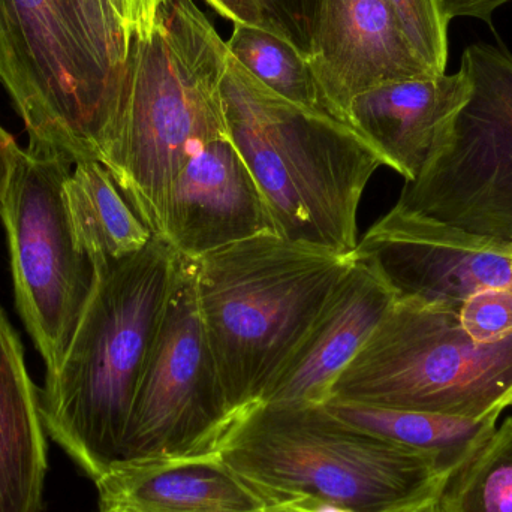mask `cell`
Listing matches in <instances>:
<instances>
[{
	"label": "cell",
	"instance_id": "cell-25",
	"mask_svg": "<svg viewBox=\"0 0 512 512\" xmlns=\"http://www.w3.org/2000/svg\"><path fill=\"white\" fill-rule=\"evenodd\" d=\"M219 15L234 26H261L264 24L258 0H204Z\"/></svg>",
	"mask_w": 512,
	"mask_h": 512
},
{
	"label": "cell",
	"instance_id": "cell-27",
	"mask_svg": "<svg viewBox=\"0 0 512 512\" xmlns=\"http://www.w3.org/2000/svg\"><path fill=\"white\" fill-rule=\"evenodd\" d=\"M18 150H20V147H18L17 141L0 125V200H2L6 186H8L12 165H14Z\"/></svg>",
	"mask_w": 512,
	"mask_h": 512
},
{
	"label": "cell",
	"instance_id": "cell-24",
	"mask_svg": "<svg viewBox=\"0 0 512 512\" xmlns=\"http://www.w3.org/2000/svg\"><path fill=\"white\" fill-rule=\"evenodd\" d=\"M324 0H258L264 24L285 35L304 56Z\"/></svg>",
	"mask_w": 512,
	"mask_h": 512
},
{
	"label": "cell",
	"instance_id": "cell-15",
	"mask_svg": "<svg viewBox=\"0 0 512 512\" xmlns=\"http://www.w3.org/2000/svg\"><path fill=\"white\" fill-rule=\"evenodd\" d=\"M471 96V81L456 74L429 75L372 87L352 99L345 123L354 128L406 180L423 173L457 114Z\"/></svg>",
	"mask_w": 512,
	"mask_h": 512
},
{
	"label": "cell",
	"instance_id": "cell-4",
	"mask_svg": "<svg viewBox=\"0 0 512 512\" xmlns=\"http://www.w3.org/2000/svg\"><path fill=\"white\" fill-rule=\"evenodd\" d=\"M221 90L228 134L277 236L354 254L361 197L384 159L348 123L271 92L230 51Z\"/></svg>",
	"mask_w": 512,
	"mask_h": 512
},
{
	"label": "cell",
	"instance_id": "cell-30",
	"mask_svg": "<svg viewBox=\"0 0 512 512\" xmlns=\"http://www.w3.org/2000/svg\"><path fill=\"white\" fill-rule=\"evenodd\" d=\"M415 512H442L441 504H439V498L427 502L426 505H423V507L418 508V510Z\"/></svg>",
	"mask_w": 512,
	"mask_h": 512
},
{
	"label": "cell",
	"instance_id": "cell-9",
	"mask_svg": "<svg viewBox=\"0 0 512 512\" xmlns=\"http://www.w3.org/2000/svg\"><path fill=\"white\" fill-rule=\"evenodd\" d=\"M236 417L201 318L194 259L177 254L173 289L138 384L120 465L219 456Z\"/></svg>",
	"mask_w": 512,
	"mask_h": 512
},
{
	"label": "cell",
	"instance_id": "cell-21",
	"mask_svg": "<svg viewBox=\"0 0 512 512\" xmlns=\"http://www.w3.org/2000/svg\"><path fill=\"white\" fill-rule=\"evenodd\" d=\"M442 512H512V417L445 481Z\"/></svg>",
	"mask_w": 512,
	"mask_h": 512
},
{
	"label": "cell",
	"instance_id": "cell-20",
	"mask_svg": "<svg viewBox=\"0 0 512 512\" xmlns=\"http://www.w3.org/2000/svg\"><path fill=\"white\" fill-rule=\"evenodd\" d=\"M225 42L231 56L271 92L301 107L325 111L307 57L285 35L267 24L234 26Z\"/></svg>",
	"mask_w": 512,
	"mask_h": 512
},
{
	"label": "cell",
	"instance_id": "cell-16",
	"mask_svg": "<svg viewBox=\"0 0 512 512\" xmlns=\"http://www.w3.org/2000/svg\"><path fill=\"white\" fill-rule=\"evenodd\" d=\"M95 484L98 512H268L219 456L120 465Z\"/></svg>",
	"mask_w": 512,
	"mask_h": 512
},
{
	"label": "cell",
	"instance_id": "cell-8",
	"mask_svg": "<svg viewBox=\"0 0 512 512\" xmlns=\"http://www.w3.org/2000/svg\"><path fill=\"white\" fill-rule=\"evenodd\" d=\"M71 165L53 150L20 147L0 200L18 313L47 372L62 361L96 280L66 209Z\"/></svg>",
	"mask_w": 512,
	"mask_h": 512
},
{
	"label": "cell",
	"instance_id": "cell-29",
	"mask_svg": "<svg viewBox=\"0 0 512 512\" xmlns=\"http://www.w3.org/2000/svg\"><path fill=\"white\" fill-rule=\"evenodd\" d=\"M268 512H354L346 508L336 507V505L322 504L315 501H298L292 504L282 505V507L271 508Z\"/></svg>",
	"mask_w": 512,
	"mask_h": 512
},
{
	"label": "cell",
	"instance_id": "cell-26",
	"mask_svg": "<svg viewBox=\"0 0 512 512\" xmlns=\"http://www.w3.org/2000/svg\"><path fill=\"white\" fill-rule=\"evenodd\" d=\"M442 11L448 20L453 18H478V20L492 21L493 14L505 3L511 0H439Z\"/></svg>",
	"mask_w": 512,
	"mask_h": 512
},
{
	"label": "cell",
	"instance_id": "cell-18",
	"mask_svg": "<svg viewBox=\"0 0 512 512\" xmlns=\"http://www.w3.org/2000/svg\"><path fill=\"white\" fill-rule=\"evenodd\" d=\"M65 201L78 249L102 268L143 251L153 234L99 161L74 165Z\"/></svg>",
	"mask_w": 512,
	"mask_h": 512
},
{
	"label": "cell",
	"instance_id": "cell-7",
	"mask_svg": "<svg viewBox=\"0 0 512 512\" xmlns=\"http://www.w3.org/2000/svg\"><path fill=\"white\" fill-rule=\"evenodd\" d=\"M0 84L29 146L101 162L119 104L69 0H0Z\"/></svg>",
	"mask_w": 512,
	"mask_h": 512
},
{
	"label": "cell",
	"instance_id": "cell-23",
	"mask_svg": "<svg viewBox=\"0 0 512 512\" xmlns=\"http://www.w3.org/2000/svg\"><path fill=\"white\" fill-rule=\"evenodd\" d=\"M409 41L436 74L447 72L448 20L439 0H387Z\"/></svg>",
	"mask_w": 512,
	"mask_h": 512
},
{
	"label": "cell",
	"instance_id": "cell-19",
	"mask_svg": "<svg viewBox=\"0 0 512 512\" xmlns=\"http://www.w3.org/2000/svg\"><path fill=\"white\" fill-rule=\"evenodd\" d=\"M324 405L337 417L373 435L426 454L448 477L493 435L502 415L495 412L478 420H468L349 403L327 402Z\"/></svg>",
	"mask_w": 512,
	"mask_h": 512
},
{
	"label": "cell",
	"instance_id": "cell-14",
	"mask_svg": "<svg viewBox=\"0 0 512 512\" xmlns=\"http://www.w3.org/2000/svg\"><path fill=\"white\" fill-rule=\"evenodd\" d=\"M394 301L396 295L385 280L355 258L261 402L324 405L340 373L354 360Z\"/></svg>",
	"mask_w": 512,
	"mask_h": 512
},
{
	"label": "cell",
	"instance_id": "cell-5",
	"mask_svg": "<svg viewBox=\"0 0 512 512\" xmlns=\"http://www.w3.org/2000/svg\"><path fill=\"white\" fill-rule=\"evenodd\" d=\"M354 262L276 234L194 259L201 318L236 414L261 402Z\"/></svg>",
	"mask_w": 512,
	"mask_h": 512
},
{
	"label": "cell",
	"instance_id": "cell-31",
	"mask_svg": "<svg viewBox=\"0 0 512 512\" xmlns=\"http://www.w3.org/2000/svg\"><path fill=\"white\" fill-rule=\"evenodd\" d=\"M510 408H512V400H511V403H510Z\"/></svg>",
	"mask_w": 512,
	"mask_h": 512
},
{
	"label": "cell",
	"instance_id": "cell-13",
	"mask_svg": "<svg viewBox=\"0 0 512 512\" xmlns=\"http://www.w3.org/2000/svg\"><path fill=\"white\" fill-rule=\"evenodd\" d=\"M262 234L276 224L230 134L201 144L171 185L162 242L197 259Z\"/></svg>",
	"mask_w": 512,
	"mask_h": 512
},
{
	"label": "cell",
	"instance_id": "cell-1",
	"mask_svg": "<svg viewBox=\"0 0 512 512\" xmlns=\"http://www.w3.org/2000/svg\"><path fill=\"white\" fill-rule=\"evenodd\" d=\"M227 42L194 0H165L132 35L116 119L101 164L156 239L189 156L228 135L222 101Z\"/></svg>",
	"mask_w": 512,
	"mask_h": 512
},
{
	"label": "cell",
	"instance_id": "cell-28",
	"mask_svg": "<svg viewBox=\"0 0 512 512\" xmlns=\"http://www.w3.org/2000/svg\"><path fill=\"white\" fill-rule=\"evenodd\" d=\"M165 0H132V33L150 26Z\"/></svg>",
	"mask_w": 512,
	"mask_h": 512
},
{
	"label": "cell",
	"instance_id": "cell-3",
	"mask_svg": "<svg viewBox=\"0 0 512 512\" xmlns=\"http://www.w3.org/2000/svg\"><path fill=\"white\" fill-rule=\"evenodd\" d=\"M219 457L268 510L315 501L354 512H415L439 498L448 480L426 454L312 403L243 409Z\"/></svg>",
	"mask_w": 512,
	"mask_h": 512
},
{
	"label": "cell",
	"instance_id": "cell-6",
	"mask_svg": "<svg viewBox=\"0 0 512 512\" xmlns=\"http://www.w3.org/2000/svg\"><path fill=\"white\" fill-rule=\"evenodd\" d=\"M511 400L512 336L474 339L457 313L396 300L327 402L478 420Z\"/></svg>",
	"mask_w": 512,
	"mask_h": 512
},
{
	"label": "cell",
	"instance_id": "cell-22",
	"mask_svg": "<svg viewBox=\"0 0 512 512\" xmlns=\"http://www.w3.org/2000/svg\"><path fill=\"white\" fill-rule=\"evenodd\" d=\"M69 5L119 104L132 42V0H69Z\"/></svg>",
	"mask_w": 512,
	"mask_h": 512
},
{
	"label": "cell",
	"instance_id": "cell-12",
	"mask_svg": "<svg viewBox=\"0 0 512 512\" xmlns=\"http://www.w3.org/2000/svg\"><path fill=\"white\" fill-rule=\"evenodd\" d=\"M307 62L325 111L342 122L352 99L372 87L438 75L387 0H324Z\"/></svg>",
	"mask_w": 512,
	"mask_h": 512
},
{
	"label": "cell",
	"instance_id": "cell-2",
	"mask_svg": "<svg viewBox=\"0 0 512 512\" xmlns=\"http://www.w3.org/2000/svg\"><path fill=\"white\" fill-rule=\"evenodd\" d=\"M177 254L162 240L96 268L74 337L38 388L45 432L96 481L122 462L138 384L173 289Z\"/></svg>",
	"mask_w": 512,
	"mask_h": 512
},
{
	"label": "cell",
	"instance_id": "cell-11",
	"mask_svg": "<svg viewBox=\"0 0 512 512\" xmlns=\"http://www.w3.org/2000/svg\"><path fill=\"white\" fill-rule=\"evenodd\" d=\"M355 258L396 300L459 312L475 295L512 286V242L469 233L396 206L372 225Z\"/></svg>",
	"mask_w": 512,
	"mask_h": 512
},
{
	"label": "cell",
	"instance_id": "cell-17",
	"mask_svg": "<svg viewBox=\"0 0 512 512\" xmlns=\"http://www.w3.org/2000/svg\"><path fill=\"white\" fill-rule=\"evenodd\" d=\"M47 432L20 337L0 306V512H42Z\"/></svg>",
	"mask_w": 512,
	"mask_h": 512
},
{
	"label": "cell",
	"instance_id": "cell-10",
	"mask_svg": "<svg viewBox=\"0 0 512 512\" xmlns=\"http://www.w3.org/2000/svg\"><path fill=\"white\" fill-rule=\"evenodd\" d=\"M471 96L435 155L396 204L469 233L512 242V54L469 45Z\"/></svg>",
	"mask_w": 512,
	"mask_h": 512
}]
</instances>
